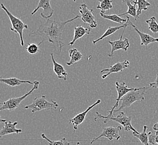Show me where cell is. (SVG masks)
Instances as JSON below:
<instances>
[{
  "label": "cell",
  "instance_id": "1",
  "mask_svg": "<svg viewBox=\"0 0 158 145\" xmlns=\"http://www.w3.org/2000/svg\"><path fill=\"white\" fill-rule=\"evenodd\" d=\"M80 17V15H77L75 18L65 21H55L49 19L46 20L45 22H41L39 27L36 30L31 32L29 35L41 37L42 41L38 44V45L45 41H48L52 44L56 52L61 53L62 49L64 46L62 33L65 26L68 23H70Z\"/></svg>",
  "mask_w": 158,
  "mask_h": 145
},
{
  "label": "cell",
  "instance_id": "2",
  "mask_svg": "<svg viewBox=\"0 0 158 145\" xmlns=\"http://www.w3.org/2000/svg\"><path fill=\"white\" fill-rule=\"evenodd\" d=\"M149 88H150L149 87L137 88L135 91L129 92L121 100V105L118 108L114 110L113 113L119 112L125 108L131 107V105L135 102L144 100V95L146 93V90Z\"/></svg>",
  "mask_w": 158,
  "mask_h": 145
},
{
  "label": "cell",
  "instance_id": "3",
  "mask_svg": "<svg viewBox=\"0 0 158 145\" xmlns=\"http://www.w3.org/2000/svg\"><path fill=\"white\" fill-rule=\"evenodd\" d=\"M58 104L57 102L53 100L49 101L46 99L45 96H42L34 98L32 103L24 107L25 109H31V112L34 113L42 110H51L57 108Z\"/></svg>",
  "mask_w": 158,
  "mask_h": 145
},
{
  "label": "cell",
  "instance_id": "4",
  "mask_svg": "<svg viewBox=\"0 0 158 145\" xmlns=\"http://www.w3.org/2000/svg\"><path fill=\"white\" fill-rule=\"evenodd\" d=\"M1 7L5 12H6L8 18H9L11 24V27L10 28V30L18 34L20 39L21 46H24L25 45V42L23 37V32L24 29H28L27 25L25 24L20 18H16L11 12H10L3 3H1Z\"/></svg>",
  "mask_w": 158,
  "mask_h": 145
},
{
  "label": "cell",
  "instance_id": "5",
  "mask_svg": "<svg viewBox=\"0 0 158 145\" xmlns=\"http://www.w3.org/2000/svg\"><path fill=\"white\" fill-rule=\"evenodd\" d=\"M40 84V82L39 81L35 80L34 82L33 88H32L29 92H28L27 93L25 94L24 95L20 97H17V98L12 97L10 98L9 100H7L6 101L1 103V107H0L1 111H2L4 110H8L9 111H14L15 109L19 107L20 103L23 102V100H25L34 91L38 89Z\"/></svg>",
  "mask_w": 158,
  "mask_h": 145
},
{
  "label": "cell",
  "instance_id": "6",
  "mask_svg": "<svg viewBox=\"0 0 158 145\" xmlns=\"http://www.w3.org/2000/svg\"><path fill=\"white\" fill-rule=\"evenodd\" d=\"M97 114V117L98 118H101L104 120V123H106L107 121L108 120H112V121H115L116 122L118 123L119 124L122 125L123 127H124V130L125 131H132L133 132L139 134V132L135 130L132 125V118L131 117H128L127 115L125 114L123 112H121L116 117H108L107 116H104L103 115H101L99 112H96Z\"/></svg>",
  "mask_w": 158,
  "mask_h": 145
},
{
  "label": "cell",
  "instance_id": "7",
  "mask_svg": "<svg viewBox=\"0 0 158 145\" xmlns=\"http://www.w3.org/2000/svg\"><path fill=\"white\" fill-rule=\"evenodd\" d=\"M94 10L89 9L85 3H82L79 8V12L81 14V18L82 21L90 26V28H96L97 27V21L95 20L93 15Z\"/></svg>",
  "mask_w": 158,
  "mask_h": 145
},
{
  "label": "cell",
  "instance_id": "8",
  "mask_svg": "<svg viewBox=\"0 0 158 145\" xmlns=\"http://www.w3.org/2000/svg\"><path fill=\"white\" fill-rule=\"evenodd\" d=\"M116 88L117 92V93H118V97L116 99V102L115 104L113 106L112 108L111 109V110L108 112L109 114L107 116V117H113V112L114 111V110L116 109V108H117L118 107L119 102V101L121 100L122 98L124 97L125 95L128 93L129 92L135 91L137 88H128L127 85L125 82L119 83L118 82H116Z\"/></svg>",
  "mask_w": 158,
  "mask_h": 145
},
{
  "label": "cell",
  "instance_id": "9",
  "mask_svg": "<svg viewBox=\"0 0 158 145\" xmlns=\"http://www.w3.org/2000/svg\"><path fill=\"white\" fill-rule=\"evenodd\" d=\"M121 130L122 127L121 126H118L117 127H105L103 129V131L100 133L99 136L93 139L91 141V144H93L94 141L102 137H106L110 141H112L114 139L118 141L121 138L119 133Z\"/></svg>",
  "mask_w": 158,
  "mask_h": 145
},
{
  "label": "cell",
  "instance_id": "10",
  "mask_svg": "<svg viewBox=\"0 0 158 145\" xmlns=\"http://www.w3.org/2000/svg\"><path fill=\"white\" fill-rule=\"evenodd\" d=\"M126 27L124 29L120 39L115 41H108V42L112 46L111 52L108 54L109 57H113L114 56V53L116 51L119 50H124L125 52L127 51V49L130 47V42L129 40L127 38L123 39V36L125 33V30Z\"/></svg>",
  "mask_w": 158,
  "mask_h": 145
},
{
  "label": "cell",
  "instance_id": "11",
  "mask_svg": "<svg viewBox=\"0 0 158 145\" xmlns=\"http://www.w3.org/2000/svg\"><path fill=\"white\" fill-rule=\"evenodd\" d=\"M50 2V0H40L37 7L31 13V15H34L39 10L42 9L43 12L40 14V16L46 20H49L54 13V10L52 9Z\"/></svg>",
  "mask_w": 158,
  "mask_h": 145
},
{
  "label": "cell",
  "instance_id": "12",
  "mask_svg": "<svg viewBox=\"0 0 158 145\" xmlns=\"http://www.w3.org/2000/svg\"><path fill=\"white\" fill-rule=\"evenodd\" d=\"M101 102H102L101 100H97L94 104H93L91 106H89L85 111L76 115V116H75L73 118L70 120L69 123L72 124L73 126V133H75L76 130H77L79 125L82 123L84 121H85L86 116L88 114V113L91 110V109L93 108L95 106H97L98 104H100Z\"/></svg>",
  "mask_w": 158,
  "mask_h": 145
},
{
  "label": "cell",
  "instance_id": "13",
  "mask_svg": "<svg viewBox=\"0 0 158 145\" xmlns=\"http://www.w3.org/2000/svg\"><path fill=\"white\" fill-rule=\"evenodd\" d=\"M129 65H130V61L127 60L123 61L122 62H117L114 65L110 66L109 68L104 69L101 70L100 72L101 73H102L104 72H107L106 74H104L102 76V78L104 79L112 73H117V72H122V70L128 68Z\"/></svg>",
  "mask_w": 158,
  "mask_h": 145
},
{
  "label": "cell",
  "instance_id": "14",
  "mask_svg": "<svg viewBox=\"0 0 158 145\" xmlns=\"http://www.w3.org/2000/svg\"><path fill=\"white\" fill-rule=\"evenodd\" d=\"M1 122L4 123V126L0 131L1 137L12 133H16L18 135L19 133H21L23 132L21 129H18L16 128V126L18 124V122H11L10 121L7 122L5 120H1Z\"/></svg>",
  "mask_w": 158,
  "mask_h": 145
},
{
  "label": "cell",
  "instance_id": "15",
  "mask_svg": "<svg viewBox=\"0 0 158 145\" xmlns=\"http://www.w3.org/2000/svg\"><path fill=\"white\" fill-rule=\"evenodd\" d=\"M128 24L132 26L135 31L140 36V40H141L140 45H145L146 46V48H148V46L150 44L154 43V42H158V38H154L148 33H143V32L140 31L137 29V27L135 25L133 24L132 22L130 20L128 21Z\"/></svg>",
  "mask_w": 158,
  "mask_h": 145
},
{
  "label": "cell",
  "instance_id": "16",
  "mask_svg": "<svg viewBox=\"0 0 158 145\" xmlns=\"http://www.w3.org/2000/svg\"><path fill=\"white\" fill-rule=\"evenodd\" d=\"M91 28L90 27H83L81 25H79L74 28V35L73 40L69 43L70 46H73L77 40L81 39L85 35H89L90 34Z\"/></svg>",
  "mask_w": 158,
  "mask_h": 145
},
{
  "label": "cell",
  "instance_id": "17",
  "mask_svg": "<svg viewBox=\"0 0 158 145\" xmlns=\"http://www.w3.org/2000/svg\"><path fill=\"white\" fill-rule=\"evenodd\" d=\"M51 57L52 63L53 65V72L57 76V78L58 79H63L64 80H66L68 73L64 69V66L56 61L54 57V55L53 53L51 54Z\"/></svg>",
  "mask_w": 158,
  "mask_h": 145
},
{
  "label": "cell",
  "instance_id": "18",
  "mask_svg": "<svg viewBox=\"0 0 158 145\" xmlns=\"http://www.w3.org/2000/svg\"><path fill=\"white\" fill-rule=\"evenodd\" d=\"M126 18H127V22H126V23H125V24L122 25L121 26H116V27H111V26H110V27H108V29L106 31V32L104 33L102 36H100V37L98 38L97 39L94 40L93 41V44L95 45V44H96L97 42L100 41V40H102L104 39V38H106V37H108V36L112 35L113 33H115L117 31L120 30L122 28L125 29L126 27H127L128 25H129L128 24V21H129L130 18H129L128 16H127Z\"/></svg>",
  "mask_w": 158,
  "mask_h": 145
},
{
  "label": "cell",
  "instance_id": "19",
  "mask_svg": "<svg viewBox=\"0 0 158 145\" xmlns=\"http://www.w3.org/2000/svg\"><path fill=\"white\" fill-rule=\"evenodd\" d=\"M0 82L2 83L5 84L10 87H15L19 86L23 84H29L34 85V82H31L29 80H23L17 78H2L1 77Z\"/></svg>",
  "mask_w": 158,
  "mask_h": 145
},
{
  "label": "cell",
  "instance_id": "20",
  "mask_svg": "<svg viewBox=\"0 0 158 145\" xmlns=\"http://www.w3.org/2000/svg\"><path fill=\"white\" fill-rule=\"evenodd\" d=\"M123 3H126L128 6V10L127 12L124 14H122L119 15V16L121 17L122 16L126 15H130L134 17L135 21H137V10L136 9V1H123Z\"/></svg>",
  "mask_w": 158,
  "mask_h": 145
},
{
  "label": "cell",
  "instance_id": "21",
  "mask_svg": "<svg viewBox=\"0 0 158 145\" xmlns=\"http://www.w3.org/2000/svg\"><path fill=\"white\" fill-rule=\"evenodd\" d=\"M70 61L66 63V65L68 66H72L77 63L78 61L82 59V54L79 52L77 49L73 48L70 49L69 52Z\"/></svg>",
  "mask_w": 158,
  "mask_h": 145
},
{
  "label": "cell",
  "instance_id": "22",
  "mask_svg": "<svg viewBox=\"0 0 158 145\" xmlns=\"http://www.w3.org/2000/svg\"><path fill=\"white\" fill-rule=\"evenodd\" d=\"M148 128V126L144 125L143 126V132L139 134L133 132V136L137 138V139L140 140V142H141L143 145H149V135L152 133L151 132H149V133L146 132V131Z\"/></svg>",
  "mask_w": 158,
  "mask_h": 145
},
{
  "label": "cell",
  "instance_id": "23",
  "mask_svg": "<svg viewBox=\"0 0 158 145\" xmlns=\"http://www.w3.org/2000/svg\"><path fill=\"white\" fill-rule=\"evenodd\" d=\"M100 2V5L97 6V9L100 10V13L105 14L106 11H109L110 9L113 8L112 1L110 0H99Z\"/></svg>",
  "mask_w": 158,
  "mask_h": 145
},
{
  "label": "cell",
  "instance_id": "24",
  "mask_svg": "<svg viewBox=\"0 0 158 145\" xmlns=\"http://www.w3.org/2000/svg\"><path fill=\"white\" fill-rule=\"evenodd\" d=\"M100 15L104 19L108 20L114 22H116V23L121 24V23H123V22L126 23L127 22V18H121V17H119L118 15H117L116 14L106 15V14H103L100 13Z\"/></svg>",
  "mask_w": 158,
  "mask_h": 145
},
{
  "label": "cell",
  "instance_id": "25",
  "mask_svg": "<svg viewBox=\"0 0 158 145\" xmlns=\"http://www.w3.org/2000/svg\"><path fill=\"white\" fill-rule=\"evenodd\" d=\"M136 4L138 5V9L137 10V18L141 15L143 10L146 11L148 7L151 6V4L148 1L145 0H137L136 1Z\"/></svg>",
  "mask_w": 158,
  "mask_h": 145
},
{
  "label": "cell",
  "instance_id": "26",
  "mask_svg": "<svg viewBox=\"0 0 158 145\" xmlns=\"http://www.w3.org/2000/svg\"><path fill=\"white\" fill-rule=\"evenodd\" d=\"M42 137L43 139H46L49 145H70V142H68V140L66 138H63L61 140L53 141L48 139L44 133L42 134Z\"/></svg>",
  "mask_w": 158,
  "mask_h": 145
},
{
  "label": "cell",
  "instance_id": "27",
  "mask_svg": "<svg viewBox=\"0 0 158 145\" xmlns=\"http://www.w3.org/2000/svg\"><path fill=\"white\" fill-rule=\"evenodd\" d=\"M146 22L148 24L149 30L151 31L152 33H158V24L156 22V19L155 17H152L149 20H147Z\"/></svg>",
  "mask_w": 158,
  "mask_h": 145
},
{
  "label": "cell",
  "instance_id": "28",
  "mask_svg": "<svg viewBox=\"0 0 158 145\" xmlns=\"http://www.w3.org/2000/svg\"><path fill=\"white\" fill-rule=\"evenodd\" d=\"M27 52L31 55H36L40 52V48L38 44H28L26 48Z\"/></svg>",
  "mask_w": 158,
  "mask_h": 145
},
{
  "label": "cell",
  "instance_id": "29",
  "mask_svg": "<svg viewBox=\"0 0 158 145\" xmlns=\"http://www.w3.org/2000/svg\"><path fill=\"white\" fill-rule=\"evenodd\" d=\"M149 141L152 145L157 144L158 145V131H156L154 134L152 133L149 135Z\"/></svg>",
  "mask_w": 158,
  "mask_h": 145
},
{
  "label": "cell",
  "instance_id": "30",
  "mask_svg": "<svg viewBox=\"0 0 158 145\" xmlns=\"http://www.w3.org/2000/svg\"><path fill=\"white\" fill-rule=\"evenodd\" d=\"M150 88H158V73L156 74L155 81L149 84Z\"/></svg>",
  "mask_w": 158,
  "mask_h": 145
},
{
  "label": "cell",
  "instance_id": "31",
  "mask_svg": "<svg viewBox=\"0 0 158 145\" xmlns=\"http://www.w3.org/2000/svg\"><path fill=\"white\" fill-rule=\"evenodd\" d=\"M152 128H153V130H155L156 131H158V122L156 123H155V124L153 126Z\"/></svg>",
  "mask_w": 158,
  "mask_h": 145
},
{
  "label": "cell",
  "instance_id": "32",
  "mask_svg": "<svg viewBox=\"0 0 158 145\" xmlns=\"http://www.w3.org/2000/svg\"><path fill=\"white\" fill-rule=\"evenodd\" d=\"M80 145V142H77V145Z\"/></svg>",
  "mask_w": 158,
  "mask_h": 145
}]
</instances>
